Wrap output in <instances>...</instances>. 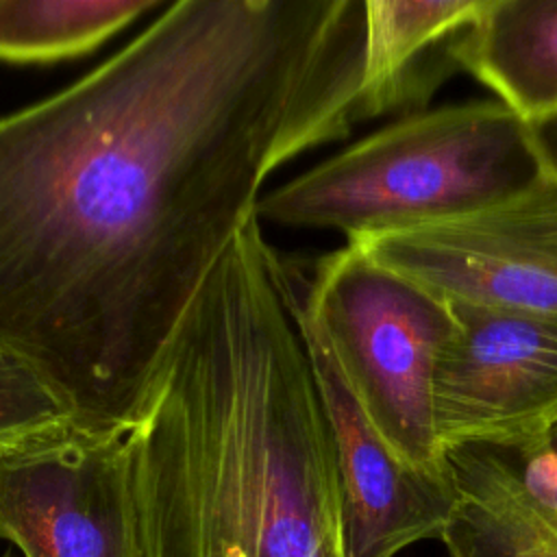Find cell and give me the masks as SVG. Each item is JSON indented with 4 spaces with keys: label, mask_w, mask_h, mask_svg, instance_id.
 <instances>
[{
    "label": "cell",
    "mask_w": 557,
    "mask_h": 557,
    "mask_svg": "<svg viewBox=\"0 0 557 557\" xmlns=\"http://www.w3.org/2000/svg\"><path fill=\"white\" fill-rule=\"evenodd\" d=\"M459 61L524 122L557 115V0H487Z\"/></svg>",
    "instance_id": "11"
},
{
    "label": "cell",
    "mask_w": 557,
    "mask_h": 557,
    "mask_svg": "<svg viewBox=\"0 0 557 557\" xmlns=\"http://www.w3.org/2000/svg\"><path fill=\"white\" fill-rule=\"evenodd\" d=\"M531 126H533L537 148L544 157V163L557 176V115H550V117H546L542 122H535Z\"/></svg>",
    "instance_id": "14"
},
{
    "label": "cell",
    "mask_w": 557,
    "mask_h": 557,
    "mask_svg": "<svg viewBox=\"0 0 557 557\" xmlns=\"http://www.w3.org/2000/svg\"><path fill=\"white\" fill-rule=\"evenodd\" d=\"M455 505L442 531L450 557H557V522L522 496L500 446L446 450Z\"/></svg>",
    "instance_id": "10"
},
{
    "label": "cell",
    "mask_w": 557,
    "mask_h": 557,
    "mask_svg": "<svg viewBox=\"0 0 557 557\" xmlns=\"http://www.w3.org/2000/svg\"><path fill=\"white\" fill-rule=\"evenodd\" d=\"M487 0H363L361 120L416 115L461 70L459 50Z\"/></svg>",
    "instance_id": "9"
},
{
    "label": "cell",
    "mask_w": 557,
    "mask_h": 557,
    "mask_svg": "<svg viewBox=\"0 0 557 557\" xmlns=\"http://www.w3.org/2000/svg\"><path fill=\"white\" fill-rule=\"evenodd\" d=\"M294 311L331 435L344 557H394L418 540L442 537L455 505L450 474L407 463L370 422L296 283Z\"/></svg>",
    "instance_id": "8"
},
{
    "label": "cell",
    "mask_w": 557,
    "mask_h": 557,
    "mask_svg": "<svg viewBox=\"0 0 557 557\" xmlns=\"http://www.w3.org/2000/svg\"><path fill=\"white\" fill-rule=\"evenodd\" d=\"M546 440L550 442V446H555L557 448V424L548 431V435H546Z\"/></svg>",
    "instance_id": "15"
},
{
    "label": "cell",
    "mask_w": 557,
    "mask_h": 557,
    "mask_svg": "<svg viewBox=\"0 0 557 557\" xmlns=\"http://www.w3.org/2000/svg\"><path fill=\"white\" fill-rule=\"evenodd\" d=\"M2 557H13V555H9V553H7V555H2Z\"/></svg>",
    "instance_id": "16"
},
{
    "label": "cell",
    "mask_w": 557,
    "mask_h": 557,
    "mask_svg": "<svg viewBox=\"0 0 557 557\" xmlns=\"http://www.w3.org/2000/svg\"><path fill=\"white\" fill-rule=\"evenodd\" d=\"M546 170L533 126L500 100H468L363 137L263 194L257 220L333 228L346 242L459 218Z\"/></svg>",
    "instance_id": "3"
},
{
    "label": "cell",
    "mask_w": 557,
    "mask_h": 557,
    "mask_svg": "<svg viewBox=\"0 0 557 557\" xmlns=\"http://www.w3.org/2000/svg\"><path fill=\"white\" fill-rule=\"evenodd\" d=\"M433 418L444 448L518 446L557 424V318L453 302Z\"/></svg>",
    "instance_id": "7"
},
{
    "label": "cell",
    "mask_w": 557,
    "mask_h": 557,
    "mask_svg": "<svg viewBox=\"0 0 557 557\" xmlns=\"http://www.w3.org/2000/svg\"><path fill=\"white\" fill-rule=\"evenodd\" d=\"M296 276L250 220L126 431L150 557H344Z\"/></svg>",
    "instance_id": "2"
},
{
    "label": "cell",
    "mask_w": 557,
    "mask_h": 557,
    "mask_svg": "<svg viewBox=\"0 0 557 557\" xmlns=\"http://www.w3.org/2000/svg\"><path fill=\"white\" fill-rule=\"evenodd\" d=\"M0 540L24 557H150L124 435L74 429L0 455Z\"/></svg>",
    "instance_id": "6"
},
{
    "label": "cell",
    "mask_w": 557,
    "mask_h": 557,
    "mask_svg": "<svg viewBox=\"0 0 557 557\" xmlns=\"http://www.w3.org/2000/svg\"><path fill=\"white\" fill-rule=\"evenodd\" d=\"M300 300L394 453L450 474L433 418L435 368L455 324L448 300L350 244L315 263Z\"/></svg>",
    "instance_id": "4"
},
{
    "label": "cell",
    "mask_w": 557,
    "mask_h": 557,
    "mask_svg": "<svg viewBox=\"0 0 557 557\" xmlns=\"http://www.w3.org/2000/svg\"><path fill=\"white\" fill-rule=\"evenodd\" d=\"M435 296L557 318V176L444 222L350 239Z\"/></svg>",
    "instance_id": "5"
},
{
    "label": "cell",
    "mask_w": 557,
    "mask_h": 557,
    "mask_svg": "<svg viewBox=\"0 0 557 557\" xmlns=\"http://www.w3.org/2000/svg\"><path fill=\"white\" fill-rule=\"evenodd\" d=\"M161 0H0V61L52 63L89 54Z\"/></svg>",
    "instance_id": "12"
},
{
    "label": "cell",
    "mask_w": 557,
    "mask_h": 557,
    "mask_svg": "<svg viewBox=\"0 0 557 557\" xmlns=\"http://www.w3.org/2000/svg\"><path fill=\"white\" fill-rule=\"evenodd\" d=\"M74 422L44 379L0 346V455L74 431Z\"/></svg>",
    "instance_id": "13"
},
{
    "label": "cell",
    "mask_w": 557,
    "mask_h": 557,
    "mask_svg": "<svg viewBox=\"0 0 557 557\" xmlns=\"http://www.w3.org/2000/svg\"><path fill=\"white\" fill-rule=\"evenodd\" d=\"M363 0H178L0 117V346L126 435L265 178L361 120Z\"/></svg>",
    "instance_id": "1"
}]
</instances>
